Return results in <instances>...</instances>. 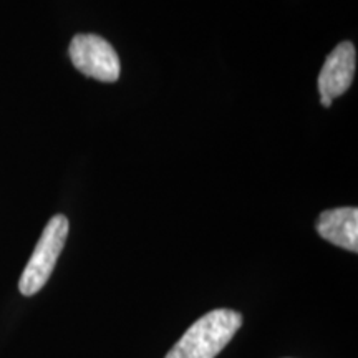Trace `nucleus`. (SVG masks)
<instances>
[{
  "label": "nucleus",
  "mask_w": 358,
  "mask_h": 358,
  "mask_svg": "<svg viewBox=\"0 0 358 358\" xmlns=\"http://www.w3.org/2000/svg\"><path fill=\"white\" fill-rule=\"evenodd\" d=\"M357 53L352 42H342L325 58L319 75L320 103L329 108L334 98L347 92L355 75Z\"/></svg>",
  "instance_id": "nucleus-4"
},
{
  "label": "nucleus",
  "mask_w": 358,
  "mask_h": 358,
  "mask_svg": "<svg viewBox=\"0 0 358 358\" xmlns=\"http://www.w3.org/2000/svg\"><path fill=\"white\" fill-rule=\"evenodd\" d=\"M71 64L85 77L98 82L113 83L120 78L122 65L115 48L100 35L78 34L71 40L69 48Z\"/></svg>",
  "instance_id": "nucleus-3"
},
{
  "label": "nucleus",
  "mask_w": 358,
  "mask_h": 358,
  "mask_svg": "<svg viewBox=\"0 0 358 358\" xmlns=\"http://www.w3.org/2000/svg\"><path fill=\"white\" fill-rule=\"evenodd\" d=\"M315 229L322 239L329 241L338 248L358 250V209L337 208L324 211L319 216Z\"/></svg>",
  "instance_id": "nucleus-5"
},
{
  "label": "nucleus",
  "mask_w": 358,
  "mask_h": 358,
  "mask_svg": "<svg viewBox=\"0 0 358 358\" xmlns=\"http://www.w3.org/2000/svg\"><path fill=\"white\" fill-rule=\"evenodd\" d=\"M70 224L64 214H57L48 221L47 226L40 236L37 248H35L32 257L24 268L20 277L19 289L20 292L30 297L35 295L50 279L55 264L60 257L64 245L69 236Z\"/></svg>",
  "instance_id": "nucleus-2"
},
{
  "label": "nucleus",
  "mask_w": 358,
  "mask_h": 358,
  "mask_svg": "<svg viewBox=\"0 0 358 358\" xmlns=\"http://www.w3.org/2000/svg\"><path fill=\"white\" fill-rule=\"evenodd\" d=\"M243 325V315L217 308L196 320L164 358H216Z\"/></svg>",
  "instance_id": "nucleus-1"
}]
</instances>
